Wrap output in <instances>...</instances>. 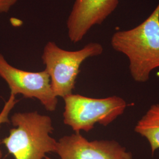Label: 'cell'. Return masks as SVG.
Segmentation results:
<instances>
[{"mask_svg": "<svg viewBox=\"0 0 159 159\" xmlns=\"http://www.w3.org/2000/svg\"><path fill=\"white\" fill-rule=\"evenodd\" d=\"M60 159H133L131 152L115 140L89 141L80 133L65 136L57 142ZM45 159H52L46 156Z\"/></svg>", "mask_w": 159, "mask_h": 159, "instance_id": "6", "label": "cell"}, {"mask_svg": "<svg viewBox=\"0 0 159 159\" xmlns=\"http://www.w3.org/2000/svg\"><path fill=\"white\" fill-rule=\"evenodd\" d=\"M102 52L103 47L98 43H90L77 51H67L54 42H48L42 60L55 96L63 98L72 94L81 65L87 58L100 56Z\"/></svg>", "mask_w": 159, "mask_h": 159, "instance_id": "4", "label": "cell"}, {"mask_svg": "<svg viewBox=\"0 0 159 159\" xmlns=\"http://www.w3.org/2000/svg\"><path fill=\"white\" fill-rule=\"evenodd\" d=\"M111 45L115 51L128 58L134 81L147 82L152 71L159 67V2L139 25L114 33Z\"/></svg>", "mask_w": 159, "mask_h": 159, "instance_id": "1", "label": "cell"}, {"mask_svg": "<svg viewBox=\"0 0 159 159\" xmlns=\"http://www.w3.org/2000/svg\"><path fill=\"white\" fill-rule=\"evenodd\" d=\"M18 102V100L16 99V96L13 94H10L8 100L6 102L3 108L0 112V127L3 124H8L10 123L9 115ZM2 156L3 154L0 148V159H2Z\"/></svg>", "mask_w": 159, "mask_h": 159, "instance_id": "9", "label": "cell"}, {"mask_svg": "<svg viewBox=\"0 0 159 159\" xmlns=\"http://www.w3.org/2000/svg\"><path fill=\"white\" fill-rule=\"evenodd\" d=\"M18 0H0V13L7 12Z\"/></svg>", "mask_w": 159, "mask_h": 159, "instance_id": "10", "label": "cell"}, {"mask_svg": "<svg viewBox=\"0 0 159 159\" xmlns=\"http://www.w3.org/2000/svg\"><path fill=\"white\" fill-rule=\"evenodd\" d=\"M63 122L75 133L89 132L96 124L107 126L124 113L127 104L120 97L96 98L71 94L63 98Z\"/></svg>", "mask_w": 159, "mask_h": 159, "instance_id": "3", "label": "cell"}, {"mask_svg": "<svg viewBox=\"0 0 159 159\" xmlns=\"http://www.w3.org/2000/svg\"><path fill=\"white\" fill-rule=\"evenodd\" d=\"M134 130L146 138L149 143L152 154L159 149V104L152 105L139 120Z\"/></svg>", "mask_w": 159, "mask_h": 159, "instance_id": "8", "label": "cell"}, {"mask_svg": "<svg viewBox=\"0 0 159 159\" xmlns=\"http://www.w3.org/2000/svg\"><path fill=\"white\" fill-rule=\"evenodd\" d=\"M0 77L10 90V94H21L24 98H36L46 110H56L58 98L51 84L50 76L46 70L39 72L24 71L13 67L0 54Z\"/></svg>", "mask_w": 159, "mask_h": 159, "instance_id": "5", "label": "cell"}, {"mask_svg": "<svg viewBox=\"0 0 159 159\" xmlns=\"http://www.w3.org/2000/svg\"><path fill=\"white\" fill-rule=\"evenodd\" d=\"M10 122L14 128L0 141L15 159H43L56 153L57 142L50 136L54 128L51 117L37 111L16 113Z\"/></svg>", "mask_w": 159, "mask_h": 159, "instance_id": "2", "label": "cell"}, {"mask_svg": "<svg viewBox=\"0 0 159 159\" xmlns=\"http://www.w3.org/2000/svg\"><path fill=\"white\" fill-rule=\"evenodd\" d=\"M120 0H75L67 21L68 38L77 43L113 13Z\"/></svg>", "mask_w": 159, "mask_h": 159, "instance_id": "7", "label": "cell"}]
</instances>
